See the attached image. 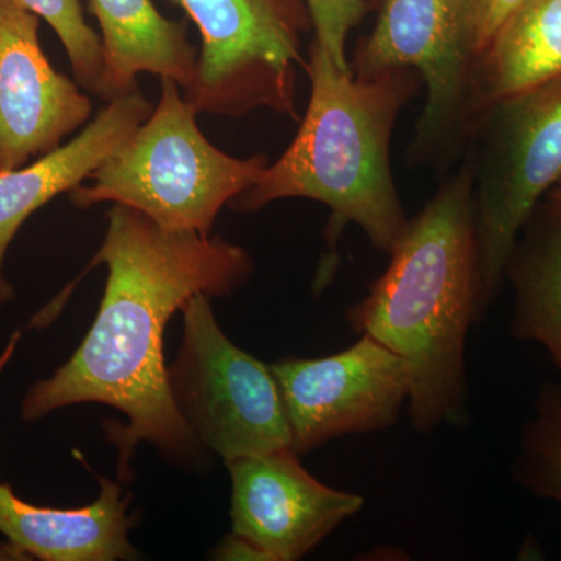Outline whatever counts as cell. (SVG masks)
I'll list each match as a JSON object with an SVG mask.
<instances>
[{
    "mask_svg": "<svg viewBox=\"0 0 561 561\" xmlns=\"http://www.w3.org/2000/svg\"><path fill=\"white\" fill-rule=\"evenodd\" d=\"M556 191H557V194H559L561 197V187H559V190H556Z\"/></svg>",
    "mask_w": 561,
    "mask_h": 561,
    "instance_id": "obj_24",
    "label": "cell"
},
{
    "mask_svg": "<svg viewBox=\"0 0 561 561\" xmlns=\"http://www.w3.org/2000/svg\"><path fill=\"white\" fill-rule=\"evenodd\" d=\"M389 257L345 319L408 364L413 430H463L471 420L468 334L483 320L470 160L409 221Z\"/></svg>",
    "mask_w": 561,
    "mask_h": 561,
    "instance_id": "obj_2",
    "label": "cell"
},
{
    "mask_svg": "<svg viewBox=\"0 0 561 561\" xmlns=\"http://www.w3.org/2000/svg\"><path fill=\"white\" fill-rule=\"evenodd\" d=\"M305 72L311 98L297 136L261 173L260 180L230 203L239 213H256L284 198H309L331 210L324 239L330 253L321 262L317 290L330 283L337 243L356 225L376 250L389 254L409 227L408 214L391 172L390 147L401 110L419 94L413 69H391L359 80L332 61L312 41Z\"/></svg>",
    "mask_w": 561,
    "mask_h": 561,
    "instance_id": "obj_3",
    "label": "cell"
},
{
    "mask_svg": "<svg viewBox=\"0 0 561 561\" xmlns=\"http://www.w3.org/2000/svg\"><path fill=\"white\" fill-rule=\"evenodd\" d=\"M271 370L298 456L345 435L390 430L408 408V364L367 334L341 353L284 357Z\"/></svg>",
    "mask_w": 561,
    "mask_h": 561,
    "instance_id": "obj_9",
    "label": "cell"
},
{
    "mask_svg": "<svg viewBox=\"0 0 561 561\" xmlns=\"http://www.w3.org/2000/svg\"><path fill=\"white\" fill-rule=\"evenodd\" d=\"M0 560H28L24 553L18 551L16 548L7 542V545L0 546Z\"/></svg>",
    "mask_w": 561,
    "mask_h": 561,
    "instance_id": "obj_23",
    "label": "cell"
},
{
    "mask_svg": "<svg viewBox=\"0 0 561 561\" xmlns=\"http://www.w3.org/2000/svg\"><path fill=\"white\" fill-rule=\"evenodd\" d=\"M560 77L561 0H523L472 62L467 138L483 111Z\"/></svg>",
    "mask_w": 561,
    "mask_h": 561,
    "instance_id": "obj_15",
    "label": "cell"
},
{
    "mask_svg": "<svg viewBox=\"0 0 561 561\" xmlns=\"http://www.w3.org/2000/svg\"><path fill=\"white\" fill-rule=\"evenodd\" d=\"M201 32L197 73L183 95L197 114L242 117L268 110L298 121L305 0H168Z\"/></svg>",
    "mask_w": 561,
    "mask_h": 561,
    "instance_id": "obj_6",
    "label": "cell"
},
{
    "mask_svg": "<svg viewBox=\"0 0 561 561\" xmlns=\"http://www.w3.org/2000/svg\"><path fill=\"white\" fill-rule=\"evenodd\" d=\"M522 2L523 0H461V22L472 60L486 46L502 21Z\"/></svg>",
    "mask_w": 561,
    "mask_h": 561,
    "instance_id": "obj_20",
    "label": "cell"
},
{
    "mask_svg": "<svg viewBox=\"0 0 561 561\" xmlns=\"http://www.w3.org/2000/svg\"><path fill=\"white\" fill-rule=\"evenodd\" d=\"M39 18L0 0V172L57 149L88 124L92 102L44 54Z\"/></svg>",
    "mask_w": 561,
    "mask_h": 561,
    "instance_id": "obj_11",
    "label": "cell"
},
{
    "mask_svg": "<svg viewBox=\"0 0 561 561\" xmlns=\"http://www.w3.org/2000/svg\"><path fill=\"white\" fill-rule=\"evenodd\" d=\"M99 22L105 69L99 98L111 102L139 91V73L171 79L187 91L198 50L183 21L162 16L151 0H88Z\"/></svg>",
    "mask_w": 561,
    "mask_h": 561,
    "instance_id": "obj_14",
    "label": "cell"
},
{
    "mask_svg": "<svg viewBox=\"0 0 561 561\" xmlns=\"http://www.w3.org/2000/svg\"><path fill=\"white\" fill-rule=\"evenodd\" d=\"M210 297L181 309L183 339L169 368L173 401L202 446L224 460L291 448L289 421L271 365L221 331Z\"/></svg>",
    "mask_w": 561,
    "mask_h": 561,
    "instance_id": "obj_7",
    "label": "cell"
},
{
    "mask_svg": "<svg viewBox=\"0 0 561 561\" xmlns=\"http://www.w3.org/2000/svg\"><path fill=\"white\" fill-rule=\"evenodd\" d=\"M511 335L537 343L561 371V197L549 192L524 225L507 265Z\"/></svg>",
    "mask_w": 561,
    "mask_h": 561,
    "instance_id": "obj_16",
    "label": "cell"
},
{
    "mask_svg": "<svg viewBox=\"0 0 561 561\" xmlns=\"http://www.w3.org/2000/svg\"><path fill=\"white\" fill-rule=\"evenodd\" d=\"M519 560H542L545 559V552H542L540 542L535 540L534 537H527V540L523 542L522 549L518 552Z\"/></svg>",
    "mask_w": 561,
    "mask_h": 561,
    "instance_id": "obj_22",
    "label": "cell"
},
{
    "mask_svg": "<svg viewBox=\"0 0 561 561\" xmlns=\"http://www.w3.org/2000/svg\"><path fill=\"white\" fill-rule=\"evenodd\" d=\"M22 332L0 354V373L13 359ZM98 500L81 508H54L25 502L0 482V534L28 560L116 561L138 559L133 548L128 501L119 483L102 478Z\"/></svg>",
    "mask_w": 561,
    "mask_h": 561,
    "instance_id": "obj_13",
    "label": "cell"
},
{
    "mask_svg": "<svg viewBox=\"0 0 561 561\" xmlns=\"http://www.w3.org/2000/svg\"><path fill=\"white\" fill-rule=\"evenodd\" d=\"M483 319L501 297L505 265L542 198L561 187V77L483 111L468 131Z\"/></svg>",
    "mask_w": 561,
    "mask_h": 561,
    "instance_id": "obj_5",
    "label": "cell"
},
{
    "mask_svg": "<svg viewBox=\"0 0 561 561\" xmlns=\"http://www.w3.org/2000/svg\"><path fill=\"white\" fill-rule=\"evenodd\" d=\"M153 108L140 91L114 99L69 142L32 164L0 172V305L14 297L13 286L3 276V261L22 225L58 195L69 194L90 180L92 172L149 119Z\"/></svg>",
    "mask_w": 561,
    "mask_h": 561,
    "instance_id": "obj_12",
    "label": "cell"
},
{
    "mask_svg": "<svg viewBox=\"0 0 561 561\" xmlns=\"http://www.w3.org/2000/svg\"><path fill=\"white\" fill-rule=\"evenodd\" d=\"M160 102L149 119L69 192L77 208L99 203L130 206L172 231L210 236L224 206L253 186L268 165L265 154L236 158L203 135L197 111L176 81L160 79Z\"/></svg>",
    "mask_w": 561,
    "mask_h": 561,
    "instance_id": "obj_4",
    "label": "cell"
},
{
    "mask_svg": "<svg viewBox=\"0 0 561 561\" xmlns=\"http://www.w3.org/2000/svg\"><path fill=\"white\" fill-rule=\"evenodd\" d=\"M230 471L231 534L268 561H297L364 507L357 493L328 486L291 448L225 461Z\"/></svg>",
    "mask_w": 561,
    "mask_h": 561,
    "instance_id": "obj_10",
    "label": "cell"
},
{
    "mask_svg": "<svg viewBox=\"0 0 561 561\" xmlns=\"http://www.w3.org/2000/svg\"><path fill=\"white\" fill-rule=\"evenodd\" d=\"M106 219L101 249L84 271H108L98 316L72 357L27 390L21 419L38 421L83 402L117 409L128 423H111L106 432L125 479L140 443L180 463L201 457L202 443L173 401L165 327L194 295L228 297L241 289L254 261L219 236L165 230L130 206H111Z\"/></svg>",
    "mask_w": 561,
    "mask_h": 561,
    "instance_id": "obj_1",
    "label": "cell"
},
{
    "mask_svg": "<svg viewBox=\"0 0 561 561\" xmlns=\"http://www.w3.org/2000/svg\"><path fill=\"white\" fill-rule=\"evenodd\" d=\"M513 481L531 496L561 504V386L541 383L519 431Z\"/></svg>",
    "mask_w": 561,
    "mask_h": 561,
    "instance_id": "obj_17",
    "label": "cell"
},
{
    "mask_svg": "<svg viewBox=\"0 0 561 561\" xmlns=\"http://www.w3.org/2000/svg\"><path fill=\"white\" fill-rule=\"evenodd\" d=\"M50 25L68 55L73 80L81 90L101 94L105 55L101 36L84 18L80 0H16Z\"/></svg>",
    "mask_w": 561,
    "mask_h": 561,
    "instance_id": "obj_18",
    "label": "cell"
},
{
    "mask_svg": "<svg viewBox=\"0 0 561 561\" xmlns=\"http://www.w3.org/2000/svg\"><path fill=\"white\" fill-rule=\"evenodd\" d=\"M472 55L461 22V0H379L371 32L357 43L350 70L368 80L391 69H413L426 88L413 138V161L451 160L467 139Z\"/></svg>",
    "mask_w": 561,
    "mask_h": 561,
    "instance_id": "obj_8",
    "label": "cell"
},
{
    "mask_svg": "<svg viewBox=\"0 0 561 561\" xmlns=\"http://www.w3.org/2000/svg\"><path fill=\"white\" fill-rule=\"evenodd\" d=\"M311 14L313 39L328 51L332 61L343 70H350V33L364 20L368 0H305Z\"/></svg>",
    "mask_w": 561,
    "mask_h": 561,
    "instance_id": "obj_19",
    "label": "cell"
},
{
    "mask_svg": "<svg viewBox=\"0 0 561 561\" xmlns=\"http://www.w3.org/2000/svg\"><path fill=\"white\" fill-rule=\"evenodd\" d=\"M214 559L217 560H261L268 561L267 556L260 551L256 546L243 540L238 535L231 534L217 546L214 552Z\"/></svg>",
    "mask_w": 561,
    "mask_h": 561,
    "instance_id": "obj_21",
    "label": "cell"
}]
</instances>
